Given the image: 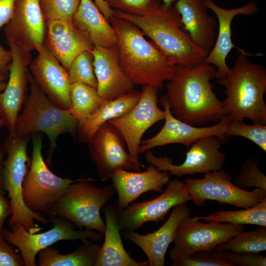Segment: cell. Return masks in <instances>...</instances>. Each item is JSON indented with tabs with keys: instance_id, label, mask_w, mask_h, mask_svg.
Here are the masks:
<instances>
[{
	"instance_id": "10",
	"label": "cell",
	"mask_w": 266,
	"mask_h": 266,
	"mask_svg": "<svg viewBox=\"0 0 266 266\" xmlns=\"http://www.w3.org/2000/svg\"><path fill=\"white\" fill-rule=\"evenodd\" d=\"M243 225L228 223H204L194 217H187L179 224L170 250L171 266L177 265L190 254L201 250L216 247L243 231Z\"/></svg>"
},
{
	"instance_id": "27",
	"label": "cell",
	"mask_w": 266,
	"mask_h": 266,
	"mask_svg": "<svg viewBox=\"0 0 266 266\" xmlns=\"http://www.w3.org/2000/svg\"><path fill=\"white\" fill-rule=\"evenodd\" d=\"M72 23L88 37L94 46L111 47L117 45L113 28L92 0H80Z\"/></svg>"
},
{
	"instance_id": "20",
	"label": "cell",
	"mask_w": 266,
	"mask_h": 266,
	"mask_svg": "<svg viewBox=\"0 0 266 266\" xmlns=\"http://www.w3.org/2000/svg\"><path fill=\"white\" fill-rule=\"evenodd\" d=\"M30 65L31 75L41 90L56 105L70 108V82L67 71L43 44Z\"/></svg>"
},
{
	"instance_id": "15",
	"label": "cell",
	"mask_w": 266,
	"mask_h": 266,
	"mask_svg": "<svg viewBox=\"0 0 266 266\" xmlns=\"http://www.w3.org/2000/svg\"><path fill=\"white\" fill-rule=\"evenodd\" d=\"M220 141L221 139L215 135L198 139L191 145L185 153V160L178 165L173 164L166 156L156 157L149 150L146 151L145 158L149 164L160 170L167 171L169 174L178 177L205 174L221 169L226 162L225 154L220 150Z\"/></svg>"
},
{
	"instance_id": "14",
	"label": "cell",
	"mask_w": 266,
	"mask_h": 266,
	"mask_svg": "<svg viewBox=\"0 0 266 266\" xmlns=\"http://www.w3.org/2000/svg\"><path fill=\"white\" fill-rule=\"evenodd\" d=\"M165 191L148 201L132 202L125 208L117 211L120 230L134 231L148 222L164 220L173 207L192 201V197L184 182L174 179L166 184Z\"/></svg>"
},
{
	"instance_id": "7",
	"label": "cell",
	"mask_w": 266,
	"mask_h": 266,
	"mask_svg": "<svg viewBox=\"0 0 266 266\" xmlns=\"http://www.w3.org/2000/svg\"><path fill=\"white\" fill-rule=\"evenodd\" d=\"M27 136H10L8 138L7 158L3 165V185L12 207L9 225L20 224L29 232L36 233L41 228L36 225L34 221L45 223L47 220L40 213L32 210L24 200L23 185L31 161L27 155Z\"/></svg>"
},
{
	"instance_id": "13",
	"label": "cell",
	"mask_w": 266,
	"mask_h": 266,
	"mask_svg": "<svg viewBox=\"0 0 266 266\" xmlns=\"http://www.w3.org/2000/svg\"><path fill=\"white\" fill-rule=\"evenodd\" d=\"M87 143L90 156L102 181L110 179L117 169L139 171L145 167L130 156L123 137L109 122L101 126Z\"/></svg>"
},
{
	"instance_id": "40",
	"label": "cell",
	"mask_w": 266,
	"mask_h": 266,
	"mask_svg": "<svg viewBox=\"0 0 266 266\" xmlns=\"http://www.w3.org/2000/svg\"><path fill=\"white\" fill-rule=\"evenodd\" d=\"M24 260L6 242L2 234H0V266H24Z\"/></svg>"
},
{
	"instance_id": "1",
	"label": "cell",
	"mask_w": 266,
	"mask_h": 266,
	"mask_svg": "<svg viewBox=\"0 0 266 266\" xmlns=\"http://www.w3.org/2000/svg\"><path fill=\"white\" fill-rule=\"evenodd\" d=\"M216 74L215 67L205 62L193 66H176L166 86L170 109L175 117L195 126L218 122L225 115L210 82Z\"/></svg>"
},
{
	"instance_id": "28",
	"label": "cell",
	"mask_w": 266,
	"mask_h": 266,
	"mask_svg": "<svg viewBox=\"0 0 266 266\" xmlns=\"http://www.w3.org/2000/svg\"><path fill=\"white\" fill-rule=\"evenodd\" d=\"M141 92L133 90L118 98L104 100L99 108L83 124L77 127L80 140L87 143L97 130L103 124L122 116L137 103Z\"/></svg>"
},
{
	"instance_id": "29",
	"label": "cell",
	"mask_w": 266,
	"mask_h": 266,
	"mask_svg": "<svg viewBox=\"0 0 266 266\" xmlns=\"http://www.w3.org/2000/svg\"><path fill=\"white\" fill-rule=\"evenodd\" d=\"M100 246L91 240L82 241L73 252L66 254L48 247L38 253L39 266H95Z\"/></svg>"
},
{
	"instance_id": "45",
	"label": "cell",
	"mask_w": 266,
	"mask_h": 266,
	"mask_svg": "<svg viewBox=\"0 0 266 266\" xmlns=\"http://www.w3.org/2000/svg\"><path fill=\"white\" fill-rule=\"evenodd\" d=\"M4 126V123L0 117V127ZM3 153L0 148V188L4 191V188L3 185V178H2V170L3 165Z\"/></svg>"
},
{
	"instance_id": "5",
	"label": "cell",
	"mask_w": 266,
	"mask_h": 266,
	"mask_svg": "<svg viewBox=\"0 0 266 266\" xmlns=\"http://www.w3.org/2000/svg\"><path fill=\"white\" fill-rule=\"evenodd\" d=\"M94 180L102 181L81 178L71 183L48 214L66 218L80 230H96L103 236L105 226L100 210L116 191L112 184L101 187L91 182Z\"/></svg>"
},
{
	"instance_id": "11",
	"label": "cell",
	"mask_w": 266,
	"mask_h": 266,
	"mask_svg": "<svg viewBox=\"0 0 266 266\" xmlns=\"http://www.w3.org/2000/svg\"><path fill=\"white\" fill-rule=\"evenodd\" d=\"M231 175L221 169L204 174L201 179L188 178L184 183L197 206L206 205L207 200L246 208L266 200V191L256 188L242 189L232 181Z\"/></svg>"
},
{
	"instance_id": "21",
	"label": "cell",
	"mask_w": 266,
	"mask_h": 266,
	"mask_svg": "<svg viewBox=\"0 0 266 266\" xmlns=\"http://www.w3.org/2000/svg\"><path fill=\"white\" fill-rule=\"evenodd\" d=\"M97 82V91L104 100H114L133 90L134 85L122 71L117 45L111 47L95 46L91 51Z\"/></svg>"
},
{
	"instance_id": "2",
	"label": "cell",
	"mask_w": 266,
	"mask_h": 266,
	"mask_svg": "<svg viewBox=\"0 0 266 266\" xmlns=\"http://www.w3.org/2000/svg\"><path fill=\"white\" fill-rule=\"evenodd\" d=\"M109 21L116 33L119 62L126 76L134 85L162 89L164 82L173 77L176 66L133 23L114 16Z\"/></svg>"
},
{
	"instance_id": "3",
	"label": "cell",
	"mask_w": 266,
	"mask_h": 266,
	"mask_svg": "<svg viewBox=\"0 0 266 266\" xmlns=\"http://www.w3.org/2000/svg\"><path fill=\"white\" fill-rule=\"evenodd\" d=\"M113 10V16L131 22L149 37L173 65L193 66L204 62L208 54L184 29L173 5L165 7L162 3L138 14Z\"/></svg>"
},
{
	"instance_id": "4",
	"label": "cell",
	"mask_w": 266,
	"mask_h": 266,
	"mask_svg": "<svg viewBox=\"0 0 266 266\" xmlns=\"http://www.w3.org/2000/svg\"><path fill=\"white\" fill-rule=\"evenodd\" d=\"M239 54L226 76L217 79L226 96L222 101L225 115L230 120L250 119L253 123L266 125V69Z\"/></svg>"
},
{
	"instance_id": "16",
	"label": "cell",
	"mask_w": 266,
	"mask_h": 266,
	"mask_svg": "<svg viewBox=\"0 0 266 266\" xmlns=\"http://www.w3.org/2000/svg\"><path fill=\"white\" fill-rule=\"evenodd\" d=\"M160 101L165 113L164 125L155 135L141 141L139 154L156 147L172 143L190 146L198 139L208 136L215 135L221 140L225 138V134L230 122L227 115H224L213 126L197 127L173 116L166 95L161 97Z\"/></svg>"
},
{
	"instance_id": "39",
	"label": "cell",
	"mask_w": 266,
	"mask_h": 266,
	"mask_svg": "<svg viewBox=\"0 0 266 266\" xmlns=\"http://www.w3.org/2000/svg\"><path fill=\"white\" fill-rule=\"evenodd\" d=\"M223 255L232 266H266V258L259 253H234L223 252Z\"/></svg>"
},
{
	"instance_id": "36",
	"label": "cell",
	"mask_w": 266,
	"mask_h": 266,
	"mask_svg": "<svg viewBox=\"0 0 266 266\" xmlns=\"http://www.w3.org/2000/svg\"><path fill=\"white\" fill-rule=\"evenodd\" d=\"M45 22L51 20L72 21L80 0H39Z\"/></svg>"
},
{
	"instance_id": "42",
	"label": "cell",
	"mask_w": 266,
	"mask_h": 266,
	"mask_svg": "<svg viewBox=\"0 0 266 266\" xmlns=\"http://www.w3.org/2000/svg\"><path fill=\"white\" fill-rule=\"evenodd\" d=\"M12 214V207L10 202L4 196V191L0 188V234L6 218Z\"/></svg>"
},
{
	"instance_id": "33",
	"label": "cell",
	"mask_w": 266,
	"mask_h": 266,
	"mask_svg": "<svg viewBox=\"0 0 266 266\" xmlns=\"http://www.w3.org/2000/svg\"><path fill=\"white\" fill-rule=\"evenodd\" d=\"M93 62L91 51H85L77 55L67 71L70 84L80 82L97 89Z\"/></svg>"
},
{
	"instance_id": "37",
	"label": "cell",
	"mask_w": 266,
	"mask_h": 266,
	"mask_svg": "<svg viewBox=\"0 0 266 266\" xmlns=\"http://www.w3.org/2000/svg\"><path fill=\"white\" fill-rule=\"evenodd\" d=\"M176 266H232L223 252L216 247L196 251L179 263Z\"/></svg>"
},
{
	"instance_id": "19",
	"label": "cell",
	"mask_w": 266,
	"mask_h": 266,
	"mask_svg": "<svg viewBox=\"0 0 266 266\" xmlns=\"http://www.w3.org/2000/svg\"><path fill=\"white\" fill-rule=\"evenodd\" d=\"M207 7L216 15L218 23V31L213 46L205 58L204 62L214 66L216 69V79L226 76L230 69L226 59L233 48L247 56H263L260 53L251 54L236 46L232 40V23L234 18L240 14L251 15L257 13L259 6L256 1H250L239 7L226 9L217 5L213 0H204Z\"/></svg>"
},
{
	"instance_id": "44",
	"label": "cell",
	"mask_w": 266,
	"mask_h": 266,
	"mask_svg": "<svg viewBox=\"0 0 266 266\" xmlns=\"http://www.w3.org/2000/svg\"><path fill=\"white\" fill-rule=\"evenodd\" d=\"M94 2L101 13L109 21L113 16V10L109 6L106 0H94Z\"/></svg>"
},
{
	"instance_id": "12",
	"label": "cell",
	"mask_w": 266,
	"mask_h": 266,
	"mask_svg": "<svg viewBox=\"0 0 266 266\" xmlns=\"http://www.w3.org/2000/svg\"><path fill=\"white\" fill-rule=\"evenodd\" d=\"M158 89L143 86L139 100L128 113L109 121L124 140L128 152L139 161V148L145 132L156 123L164 120V110L158 106Z\"/></svg>"
},
{
	"instance_id": "25",
	"label": "cell",
	"mask_w": 266,
	"mask_h": 266,
	"mask_svg": "<svg viewBox=\"0 0 266 266\" xmlns=\"http://www.w3.org/2000/svg\"><path fill=\"white\" fill-rule=\"evenodd\" d=\"M174 6L192 40L208 54L216 40L217 21L207 13L204 0H177Z\"/></svg>"
},
{
	"instance_id": "26",
	"label": "cell",
	"mask_w": 266,
	"mask_h": 266,
	"mask_svg": "<svg viewBox=\"0 0 266 266\" xmlns=\"http://www.w3.org/2000/svg\"><path fill=\"white\" fill-rule=\"evenodd\" d=\"M103 211L105 219L104 239L95 266H148V262L135 261L124 248L116 206L106 205Z\"/></svg>"
},
{
	"instance_id": "6",
	"label": "cell",
	"mask_w": 266,
	"mask_h": 266,
	"mask_svg": "<svg viewBox=\"0 0 266 266\" xmlns=\"http://www.w3.org/2000/svg\"><path fill=\"white\" fill-rule=\"evenodd\" d=\"M29 82L30 94L22 113L18 116L15 135L26 137L32 133L43 132L48 136L52 150L56 147V139L60 134L75 131L78 121L68 109L54 104L29 72Z\"/></svg>"
},
{
	"instance_id": "31",
	"label": "cell",
	"mask_w": 266,
	"mask_h": 266,
	"mask_svg": "<svg viewBox=\"0 0 266 266\" xmlns=\"http://www.w3.org/2000/svg\"><path fill=\"white\" fill-rule=\"evenodd\" d=\"M195 217L208 222L228 223L237 225L248 224L266 227V200L243 209L220 210L208 216Z\"/></svg>"
},
{
	"instance_id": "23",
	"label": "cell",
	"mask_w": 266,
	"mask_h": 266,
	"mask_svg": "<svg viewBox=\"0 0 266 266\" xmlns=\"http://www.w3.org/2000/svg\"><path fill=\"white\" fill-rule=\"evenodd\" d=\"M43 44L68 71L73 60L81 53L95 47L91 40L72 21H46Z\"/></svg>"
},
{
	"instance_id": "32",
	"label": "cell",
	"mask_w": 266,
	"mask_h": 266,
	"mask_svg": "<svg viewBox=\"0 0 266 266\" xmlns=\"http://www.w3.org/2000/svg\"><path fill=\"white\" fill-rule=\"evenodd\" d=\"M216 248L221 252L259 253L266 250V227L259 226L250 232L242 231Z\"/></svg>"
},
{
	"instance_id": "43",
	"label": "cell",
	"mask_w": 266,
	"mask_h": 266,
	"mask_svg": "<svg viewBox=\"0 0 266 266\" xmlns=\"http://www.w3.org/2000/svg\"><path fill=\"white\" fill-rule=\"evenodd\" d=\"M11 61L12 54L10 50H5L0 44V73L7 74Z\"/></svg>"
},
{
	"instance_id": "41",
	"label": "cell",
	"mask_w": 266,
	"mask_h": 266,
	"mask_svg": "<svg viewBox=\"0 0 266 266\" xmlns=\"http://www.w3.org/2000/svg\"><path fill=\"white\" fill-rule=\"evenodd\" d=\"M16 0H0V29L11 19Z\"/></svg>"
},
{
	"instance_id": "18",
	"label": "cell",
	"mask_w": 266,
	"mask_h": 266,
	"mask_svg": "<svg viewBox=\"0 0 266 266\" xmlns=\"http://www.w3.org/2000/svg\"><path fill=\"white\" fill-rule=\"evenodd\" d=\"M45 29L39 0H16L13 15L4 31L7 42L31 52L43 44Z\"/></svg>"
},
{
	"instance_id": "22",
	"label": "cell",
	"mask_w": 266,
	"mask_h": 266,
	"mask_svg": "<svg viewBox=\"0 0 266 266\" xmlns=\"http://www.w3.org/2000/svg\"><path fill=\"white\" fill-rule=\"evenodd\" d=\"M110 180L118 195L117 211L126 207L141 195L149 191L162 193L163 187L169 181L167 171L161 170L151 165L143 172L116 169Z\"/></svg>"
},
{
	"instance_id": "46",
	"label": "cell",
	"mask_w": 266,
	"mask_h": 266,
	"mask_svg": "<svg viewBox=\"0 0 266 266\" xmlns=\"http://www.w3.org/2000/svg\"><path fill=\"white\" fill-rule=\"evenodd\" d=\"M6 78V74L0 73V93L3 91L6 87V82H4Z\"/></svg>"
},
{
	"instance_id": "8",
	"label": "cell",
	"mask_w": 266,
	"mask_h": 266,
	"mask_svg": "<svg viewBox=\"0 0 266 266\" xmlns=\"http://www.w3.org/2000/svg\"><path fill=\"white\" fill-rule=\"evenodd\" d=\"M32 140V158L24 180L23 199L32 210L48 213L70 185L81 178L72 180L62 178L52 172L42 156L41 137L35 134L33 135Z\"/></svg>"
},
{
	"instance_id": "38",
	"label": "cell",
	"mask_w": 266,
	"mask_h": 266,
	"mask_svg": "<svg viewBox=\"0 0 266 266\" xmlns=\"http://www.w3.org/2000/svg\"><path fill=\"white\" fill-rule=\"evenodd\" d=\"M112 9L130 14H138L155 8L162 3L161 0H106Z\"/></svg>"
},
{
	"instance_id": "47",
	"label": "cell",
	"mask_w": 266,
	"mask_h": 266,
	"mask_svg": "<svg viewBox=\"0 0 266 266\" xmlns=\"http://www.w3.org/2000/svg\"><path fill=\"white\" fill-rule=\"evenodd\" d=\"M175 0H163V5L165 7H169L172 5V3Z\"/></svg>"
},
{
	"instance_id": "17",
	"label": "cell",
	"mask_w": 266,
	"mask_h": 266,
	"mask_svg": "<svg viewBox=\"0 0 266 266\" xmlns=\"http://www.w3.org/2000/svg\"><path fill=\"white\" fill-rule=\"evenodd\" d=\"M12 54L9 79L0 93V117L10 136H15L16 120L23 103L29 82L28 67L31 62V52L13 42H7Z\"/></svg>"
},
{
	"instance_id": "9",
	"label": "cell",
	"mask_w": 266,
	"mask_h": 266,
	"mask_svg": "<svg viewBox=\"0 0 266 266\" xmlns=\"http://www.w3.org/2000/svg\"><path fill=\"white\" fill-rule=\"evenodd\" d=\"M53 227L43 233H32L20 224H15L10 230H2V234L8 242L16 246L20 251L26 266H36V257L40 251L60 240L87 239L98 241L102 235L89 230H76L70 221L54 216Z\"/></svg>"
},
{
	"instance_id": "24",
	"label": "cell",
	"mask_w": 266,
	"mask_h": 266,
	"mask_svg": "<svg viewBox=\"0 0 266 266\" xmlns=\"http://www.w3.org/2000/svg\"><path fill=\"white\" fill-rule=\"evenodd\" d=\"M191 214V210L186 203L178 205L172 208L168 219L157 231L146 234L128 231L123 234L144 252L149 266H164L167 250L174 241L179 224Z\"/></svg>"
},
{
	"instance_id": "35",
	"label": "cell",
	"mask_w": 266,
	"mask_h": 266,
	"mask_svg": "<svg viewBox=\"0 0 266 266\" xmlns=\"http://www.w3.org/2000/svg\"><path fill=\"white\" fill-rule=\"evenodd\" d=\"M234 184L244 190L254 187L266 191V176L260 169L256 158L251 157L245 160L235 178Z\"/></svg>"
},
{
	"instance_id": "30",
	"label": "cell",
	"mask_w": 266,
	"mask_h": 266,
	"mask_svg": "<svg viewBox=\"0 0 266 266\" xmlns=\"http://www.w3.org/2000/svg\"><path fill=\"white\" fill-rule=\"evenodd\" d=\"M70 108L68 110L77 120L78 126L93 115L105 100L96 88L80 82L70 85Z\"/></svg>"
},
{
	"instance_id": "34",
	"label": "cell",
	"mask_w": 266,
	"mask_h": 266,
	"mask_svg": "<svg viewBox=\"0 0 266 266\" xmlns=\"http://www.w3.org/2000/svg\"><path fill=\"white\" fill-rule=\"evenodd\" d=\"M239 136L254 142L266 152V126L253 123L249 125L243 120H230L225 136Z\"/></svg>"
}]
</instances>
